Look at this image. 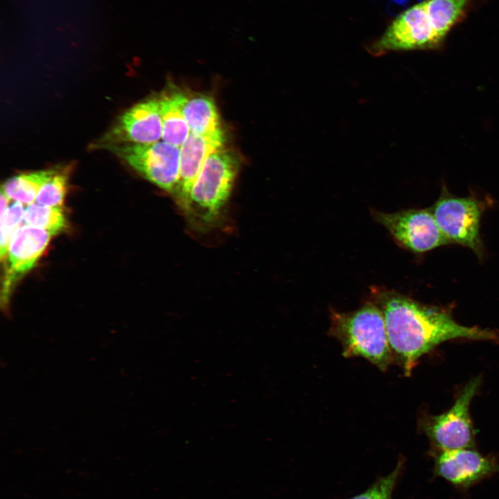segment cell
<instances>
[{
	"mask_svg": "<svg viewBox=\"0 0 499 499\" xmlns=\"http://www.w3.org/2000/svg\"><path fill=\"white\" fill-rule=\"evenodd\" d=\"M371 294L385 319L393 360L408 376L421 356L441 342L459 338L499 339L493 330L458 324L444 308L423 304L385 288L373 289Z\"/></svg>",
	"mask_w": 499,
	"mask_h": 499,
	"instance_id": "1",
	"label": "cell"
},
{
	"mask_svg": "<svg viewBox=\"0 0 499 499\" xmlns=\"http://www.w3.org/2000/svg\"><path fill=\"white\" fill-rule=\"evenodd\" d=\"M238 168V157L231 150L222 148L207 157L182 212L193 229L207 231L219 222L231 195Z\"/></svg>",
	"mask_w": 499,
	"mask_h": 499,
	"instance_id": "2",
	"label": "cell"
},
{
	"mask_svg": "<svg viewBox=\"0 0 499 499\" xmlns=\"http://www.w3.org/2000/svg\"><path fill=\"white\" fill-rule=\"evenodd\" d=\"M330 320L329 333L344 357H362L381 371L394 361L383 313L372 301L351 312L332 309Z\"/></svg>",
	"mask_w": 499,
	"mask_h": 499,
	"instance_id": "3",
	"label": "cell"
},
{
	"mask_svg": "<svg viewBox=\"0 0 499 499\" xmlns=\"http://www.w3.org/2000/svg\"><path fill=\"white\" fill-rule=\"evenodd\" d=\"M144 178L171 195L179 179L180 148L164 141L147 144L123 143L103 147Z\"/></svg>",
	"mask_w": 499,
	"mask_h": 499,
	"instance_id": "4",
	"label": "cell"
},
{
	"mask_svg": "<svg viewBox=\"0 0 499 499\" xmlns=\"http://www.w3.org/2000/svg\"><path fill=\"white\" fill-rule=\"evenodd\" d=\"M480 384V378L472 379L448 410L439 415L426 417L422 420L423 432L439 451L473 446L475 433L469 405Z\"/></svg>",
	"mask_w": 499,
	"mask_h": 499,
	"instance_id": "5",
	"label": "cell"
},
{
	"mask_svg": "<svg viewBox=\"0 0 499 499\" xmlns=\"http://www.w3.org/2000/svg\"><path fill=\"white\" fill-rule=\"evenodd\" d=\"M482 207V202L473 197L453 196L444 189L431 211L449 243L468 247L481 256L482 247L479 229Z\"/></svg>",
	"mask_w": 499,
	"mask_h": 499,
	"instance_id": "6",
	"label": "cell"
},
{
	"mask_svg": "<svg viewBox=\"0 0 499 499\" xmlns=\"http://www.w3.org/2000/svg\"><path fill=\"white\" fill-rule=\"evenodd\" d=\"M372 215L400 246L413 252H428L449 243L431 210L409 209L396 213L373 211Z\"/></svg>",
	"mask_w": 499,
	"mask_h": 499,
	"instance_id": "7",
	"label": "cell"
},
{
	"mask_svg": "<svg viewBox=\"0 0 499 499\" xmlns=\"http://www.w3.org/2000/svg\"><path fill=\"white\" fill-rule=\"evenodd\" d=\"M442 42L430 24L422 1L399 15L371 49L376 53L428 49L437 48Z\"/></svg>",
	"mask_w": 499,
	"mask_h": 499,
	"instance_id": "8",
	"label": "cell"
},
{
	"mask_svg": "<svg viewBox=\"0 0 499 499\" xmlns=\"http://www.w3.org/2000/svg\"><path fill=\"white\" fill-rule=\"evenodd\" d=\"M163 125L158 98L142 100L124 112L97 143L147 144L162 139Z\"/></svg>",
	"mask_w": 499,
	"mask_h": 499,
	"instance_id": "9",
	"label": "cell"
},
{
	"mask_svg": "<svg viewBox=\"0 0 499 499\" xmlns=\"http://www.w3.org/2000/svg\"><path fill=\"white\" fill-rule=\"evenodd\" d=\"M53 236L47 230L28 225L19 226L14 232L5 257L1 307L6 313L13 286L34 268Z\"/></svg>",
	"mask_w": 499,
	"mask_h": 499,
	"instance_id": "10",
	"label": "cell"
},
{
	"mask_svg": "<svg viewBox=\"0 0 499 499\" xmlns=\"http://www.w3.org/2000/svg\"><path fill=\"white\" fill-rule=\"evenodd\" d=\"M435 455V475L461 488L499 473L496 460L472 448L440 450Z\"/></svg>",
	"mask_w": 499,
	"mask_h": 499,
	"instance_id": "11",
	"label": "cell"
},
{
	"mask_svg": "<svg viewBox=\"0 0 499 499\" xmlns=\"http://www.w3.org/2000/svg\"><path fill=\"white\" fill-rule=\"evenodd\" d=\"M225 139L223 130L205 135L190 133L181 146L179 179L172 196L182 212L204 161L209 155L223 148Z\"/></svg>",
	"mask_w": 499,
	"mask_h": 499,
	"instance_id": "12",
	"label": "cell"
},
{
	"mask_svg": "<svg viewBox=\"0 0 499 499\" xmlns=\"http://www.w3.org/2000/svg\"><path fill=\"white\" fill-rule=\"evenodd\" d=\"M181 108L191 133L205 135L222 130L214 100L206 95L191 96L179 91Z\"/></svg>",
	"mask_w": 499,
	"mask_h": 499,
	"instance_id": "13",
	"label": "cell"
},
{
	"mask_svg": "<svg viewBox=\"0 0 499 499\" xmlns=\"http://www.w3.org/2000/svg\"><path fill=\"white\" fill-rule=\"evenodd\" d=\"M158 99L163 125L161 139L180 148L191 132L182 111L179 91L164 93Z\"/></svg>",
	"mask_w": 499,
	"mask_h": 499,
	"instance_id": "14",
	"label": "cell"
},
{
	"mask_svg": "<svg viewBox=\"0 0 499 499\" xmlns=\"http://www.w3.org/2000/svg\"><path fill=\"white\" fill-rule=\"evenodd\" d=\"M472 0L423 1L430 24L444 41L450 29L464 16Z\"/></svg>",
	"mask_w": 499,
	"mask_h": 499,
	"instance_id": "15",
	"label": "cell"
},
{
	"mask_svg": "<svg viewBox=\"0 0 499 499\" xmlns=\"http://www.w3.org/2000/svg\"><path fill=\"white\" fill-rule=\"evenodd\" d=\"M55 172V170H42L17 175L6 181L1 186V191L10 200L26 205L31 204L35 202L42 184Z\"/></svg>",
	"mask_w": 499,
	"mask_h": 499,
	"instance_id": "16",
	"label": "cell"
},
{
	"mask_svg": "<svg viewBox=\"0 0 499 499\" xmlns=\"http://www.w3.org/2000/svg\"><path fill=\"white\" fill-rule=\"evenodd\" d=\"M25 225L47 230L54 235L67 226V218L62 207H49L33 203L25 208Z\"/></svg>",
	"mask_w": 499,
	"mask_h": 499,
	"instance_id": "17",
	"label": "cell"
},
{
	"mask_svg": "<svg viewBox=\"0 0 499 499\" xmlns=\"http://www.w3.org/2000/svg\"><path fill=\"white\" fill-rule=\"evenodd\" d=\"M67 173L55 171L40 189L35 203L49 207H62L67 191Z\"/></svg>",
	"mask_w": 499,
	"mask_h": 499,
	"instance_id": "18",
	"label": "cell"
},
{
	"mask_svg": "<svg viewBox=\"0 0 499 499\" xmlns=\"http://www.w3.org/2000/svg\"><path fill=\"white\" fill-rule=\"evenodd\" d=\"M23 204L15 202L10 205L7 210L0 214L1 217V243L0 256L3 261L8 252L10 239L23 221L25 208Z\"/></svg>",
	"mask_w": 499,
	"mask_h": 499,
	"instance_id": "19",
	"label": "cell"
},
{
	"mask_svg": "<svg viewBox=\"0 0 499 499\" xmlns=\"http://www.w3.org/2000/svg\"><path fill=\"white\" fill-rule=\"evenodd\" d=\"M403 461L398 462L388 475L378 478L363 492L349 499H392V493L402 472Z\"/></svg>",
	"mask_w": 499,
	"mask_h": 499,
	"instance_id": "20",
	"label": "cell"
}]
</instances>
